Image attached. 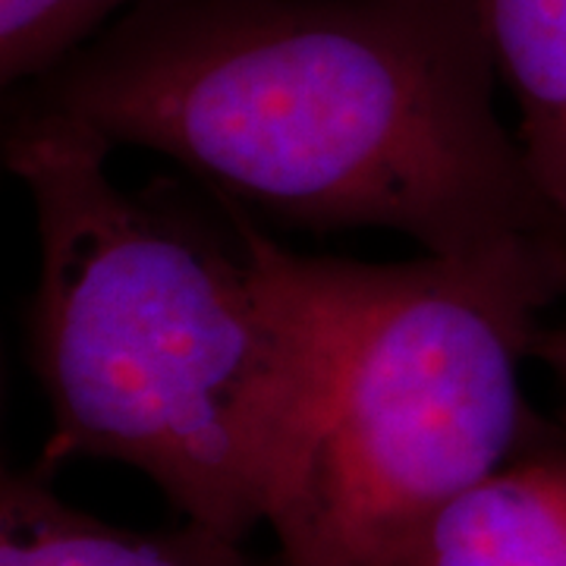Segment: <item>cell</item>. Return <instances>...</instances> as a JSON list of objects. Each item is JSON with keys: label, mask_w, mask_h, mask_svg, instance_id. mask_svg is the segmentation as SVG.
<instances>
[{"label": "cell", "mask_w": 566, "mask_h": 566, "mask_svg": "<svg viewBox=\"0 0 566 566\" xmlns=\"http://www.w3.org/2000/svg\"><path fill=\"white\" fill-rule=\"evenodd\" d=\"M142 0H0V82L48 76Z\"/></svg>", "instance_id": "cell-7"}, {"label": "cell", "mask_w": 566, "mask_h": 566, "mask_svg": "<svg viewBox=\"0 0 566 566\" xmlns=\"http://www.w3.org/2000/svg\"><path fill=\"white\" fill-rule=\"evenodd\" d=\"M104 142L10 117L3 164L39 233L32 365L51 406L35 469L107 460L186 520L245 542L293 469L375 264L305 259L114 182Z\"/></svg>", "instance_id": "cell-2"}, {"label": "cell", "mask_w": 566, "mask_h": 566, "mask_svg": "<svg viewBox=\"0 0 566 566\" xmlns=\"http://www.w3.org/2000/svg\"><path fill=\"white\" fill-rule=\"evenodd\" d=\"M494 80L479 0H142L10 117L158 151L293 227L472 255L566 233Z\"/></svg>", "instance_id": "cell-1"}, {"label": "cell", "mask_w": 566, "mask_h": 566, "mask_svg": "<svg viewBox=\"0 0 566 566\" xmlns=\"http://www.w3.org/2000/svg\"><path fill=\"white\" fill-rule=\"evenodd\" d=\"M403 566H566V450L520 453L469 488Z\"/></svg>", "instance_id": "cell-5"}, {"label": "cell", "mask_w": 566, "mask_h": 566, "mask_svg": "<svg viewBox=\"0 0 566 566\" xmlns=\"http://www.w3.org/2000/svg\"><path fill=\"white\" fill-rule=\"evenodd\" d=\"M566 293V233L375 264L331 394L268 523L281 566H403L457 497L523 453V359Z\"/></svg>", "instance_id": "cell-3"}, {"label": "cell", "mask_w": 566, "mask_h": 566, "mask_svg": "<svg viewBox=\"0 0 566 566\" xmlns=\"http://www.w3.org/2000/svg\"><path fill=\"white\" fill-rule=\"evenodd\" d=\"M479 17L528 174L566 223V0H479Z\"/></svg>", "instance_id": "cell-6"}, {"label": "cell", "mask_w": 566, "mask_h": 566, "mask_svg": "<svg viewBox=\"0 0 566 566\" xmlns=\"http://www.w3.org/2000/svg\"><path fill=\"white\" fill-rule=\"evenodd\" d=\"M0 566H259L240 538L186 520L142 532L85 513L41 469L3 472Z\"/></svg>", "instance_id": "cell-4"}, {"label": "cell", "mask_w": 566, "mask_h": 566, "mask_svg": "<svg viewBox=\"0 0 566 566\" xmlns=\"http://www.w3.org/2000/svg\"><path fill=\"white\" fill-rule=\"evenodd\" d=\"M532 356L551 365V371L564 381L566 387V327L560 331H538L532 340Z\"/></svg>", "instance_id": "cell-8"}]
</instances>
